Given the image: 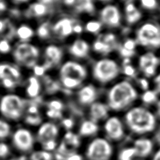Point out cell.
<instances>
[{"mask_svg":"<svg viewBox=\"0 0 160 160\" xmlns=\"http://www.w3.org/2000/svg\"><path fill=\"white\" fill-rule=\"evenodd\" d=\"M124 121L129 130L134 134H149L156 128L155 115L148 109L136 106L129 109L125 114Z\"/></svg>","mask_w":160,"mask_h":160,"instance_id":"6da1fadb","label":"cell"},{"mask_svg":"<svg viewBox=\"0 0 160 160\" xmlns=\"http://www.w3.org/2000/svg\"><path fill=\"white\" fill-rule=\"evenodd\" d=\"M26 101L13 93L6 94L0 98V117L12 124H21L25 114Z\"/></svg>","mask_w":160,"mask_h":160,"instance_id":"7a4b0ae2","label":"cell"},{"mask_svg":"<svg viewBox=\"0 0 160 160\" xmlns=\"http://www.w3.org/2000/svg\"><path fill=\"white\" fill-rule=\"evenodd\" d=\"M138 93L133 86L123 81L113 86L108 92V104L110 109L119 111L126 109L137 98Z\"/></svg>","mask_w":160,"mask_h":160,"instance_id":"3957f363","label":"cell"},{"mask_svg":"<svg viewBox=\"0 0 160 160\" xmlns=\"http://www.w3.org/2000/svg\"><path fill=\"white\" fill-rule=\"evenodd\" d=\"M9 142L14 153L28 156L37 145L35 131L23 124H19L14 128Z\"/></svg>","mask_w":160,"mask_h":160,"instance_id":"277c9868","label":"cell"},{"mask_svg":"<svg viewBox=\"0 0 160 160\" xmlns=\"http://www.w3.org/2000/svg\"><path fill=\"white\" fill-rule=\"evenodd\" d=\"M37 145L39 148L53 152L59 145L60 128L54 121H43L35 131Z\"/></svg>","mask_w":160,"mask_h":160,"instance_id":"5b68a950","label":"cell"},{"mask_svg":"<svg viewBox=\"0 0 160 160\" xmlns=\"http://www.w3.org/2000/svg\"><path fill=\"white\" fill-rule=\"evenodd\" d=\"M113 148L110 141L102 137L92 139L87 145L85 157L87 160H111Z\"/></svg>","mask_w":160,"mask_h":160,"instance_id":"8992f818","label":"cell"},{"mask_svg":"<svg viewBox=\"0 0 160 160\" xmlns=\"http://www.w3.org/2000/svg\"><path fill=\"white\" fill-rule=\"evenodd\" d=\"M40 52L39 49L31 43L22 42L16 46L13 51L15 61L27 68H33L37 64Z\"/></svg>","mask_w":160,"mask_h":160,"instance_id":"52a82bcc","label":"cell"},{"mask_svg":"<svg viewBox=\"0 0 160 160\" xmlns=\"http://www.w3.org/2000/svg\"><path fill=\"white\" fill-rule=\"evenodd\" d=\"M118 64L113 60L103 59L98 61L93 68L94 78L102 83L108 82L114 79L119 73Z\"/></svg>","mask_w":160,"mask_h":160,"instance_id":"ba28073f","label":"cell"},{"mask_svg":"<svg viewBox=\"0 0 160 160\" xmlns=\"http://www.w3.org/2000/svg\"><path fill=\"white\" fill-rule=\"evenodd\" d=\"M136 38L142 46L159 48L160 28L152 23H146L137 31Z\"/></svg>","mask_w":160,"mask_h":160,"instance_id":"9c48e42d","label":"cell"},{"mask_svg":"<svg viewBox=\"0 0 160 160\" xmlns=\"http://www.w3.org/2000/svg\"><path fill=\"white\" fill-rule=\"evenodd\" d=\"M107 138L111 141H121L125 136V129L121 120L117 116L108 117L103 125Z\"/></svg>","mask_w":160,"mask_h":160,"instance_id":"30bf717a","label":"cell"},{"mask_svg":"<svg viewBox=\"0 0 160 160\" xmlns=\"http://www.w3.org/2000/svg\"><path fill=\"white\" fill-rule=\"evenodd\" d=\"M59 76L60 78H69L82 82L87 76V71L82 64L69 61L62 65Z\"/></svg>","mask_w":160,"mask_h":160,"instance_id":"8fae6325","label":"cell"},{"mask_svg":"<svg viewBox=\"0 0 160 160\" xmlns=\"http://www.w3.org/2000/svg\"><path fill=\"white\" fill-rule=\"evenodd\" d=\"M44 66L46 70L60 63L62 58V49L54 44H49L44 49Z\"/></svg>","mask_w":160,"mask_h":160,"instance_id":"7c38bea8","label":"cell"},{"mask_svg":"<svg viewBox=\"0 0 160 160\" xmlns=\"http://www.w3.org/2000/svg\"><path fill=\"white\" fill-rule=\"evenodd\" d=\"M102 21L107 26L117 27L121 21V15L118 8L113 5L105 6L101 11Z\"/></svg>","mask_w":160,"mask_h":160,"instance_id":"4fadbf2b","label":"cell"},{"mask_svg":"<svg viewBox=\"0 0 160 160\" xmlns=\"http://www.w3.org/2000/svg\"><path fill=\"white\" fill-rule=\"evenodd\" d=\"M132 146L136 149V157L142 159L150 156L154 149L153 141L151 139L145 137L135 139Z\"/></svg>","mask_w":160,"mask_h":160,"instance_id":"5bb4252c","label":"cell"},{"mask_svg":"<svg viewBox=\"0 0 160 160\" xmlns=\"http://www.w3.org/2000/svg\"><path fill=\"white\" fill-rule=\"evenodd\" d=\"M159 59L151 52H148L142 55L139 58V66L144 73L148 76L154 74Z\"/></svg>","mask_w":160,"mask_h":160,"instance_id":"9a60e30c","label":"cell"},{"mask_svg":"<svg viewBox=\"0 0 160 160\" xmlns=\"http://www.w3.org/2000/svg\"><path fill=\"white\" fill-rule=\"evenodd\" d=\"M73 22L69 18H62L58 20L52 28L54 34L59 38H66L73 32Z\"/></svg>","mask_w":160,"mask_h":160,"instance_id":"2e32d148","label":"cell"},{"mask_svg":"<svg viewBox=\"0 0 160 160\" xmlns=\"http://www.w3.org/2000/svg\"><path fill=\"white\" fill-rule=\"evenodd\" d=\"M46 107L45 114L49 121L55 122L56 119L61 118L64 109V104L61 101L58 99L51 100L48 102Z\"/></svg>","mask_w":160,"mask_h":160,"instance_id":"e0dca14e","label":"cell"},{"mask_svg":"<svg viewBox=\"0 0 160 160\" xmlns=\"http://www.w3.org/2000/svg\"><path fill=\"white\" fill-rule=\"evenodd\" d=\"M108 107L100 102H94L89 108V116L91 120L98 122L100 121L106 119L108 117Z\"/></svg>","mask_w":160,"mask_h":160,"instance_id":"ac0fdd59","label":"cell"},{"mask_svg":"<svg viewBox=\"0 0 160 160\" xmlns=\"http://www.w3.org/2000/svg\"><path fill=\"white\" fill-rule=\"evenodd\" d=\"M97 98L96 88L89 84L82 87L78 92V98L79 102L82 105L92 104Z\"/></svg>","mask_w":160,"mask_h":160,"instance_id":"d6986e66","label":"cell"},{"mask_svg":"<svg viewBox=\"0 0 160 160\" xmlns=\"http://www.w3.org/2000/svg\"><path fill=\"white\" fill-rule=\"evenodd\" d=\"M41 84L36 76H30L25 86V95L31 99L36 98L41 93Z\"/></svg>","mask_w":160,"mask_h":160,"instance_id":"ffe728a7","label":"cell"},{"mask_svg":"<svg viewBox=\"0 0 160 160\" xmlns=\"http://www.w3.org/2000/svg\"><path fill=\"white\" fill-rule=\"evenodd\" d=\"M21 77V72L16 66L8 63L0 64V80L11 78L18 81Z\"/></svg>","mask_w":160,"mask_h":160,"instance_id":"44dd1931","label":"cell"},{"mask_svg":"<svg viewBox=\"0 0 160 160\" xmlns=\"http://www.w3.org/2000/svg\"><path fill=\"white\" fill-rule=\"evenodd\" d=\"M89 47L86 41L82 39H76L69 47V52L74 57L82 58L87 56Z\"/></svg>","mask_w":160,"mask_h":160,"instance_id":"7402d4cb","label":"cell"},{"mask_svg":"<svg viewBox=\"0 0 160 160\" xmlns=\"http://www.w3.org/2000/svg\"><path fill=\"white\" fill-rule=\"evenodd\" d=\"M99 131V126L97 122L89 119L83 121L79 127V134L82 137L94 136Z\"/></svg>","mask_w":160,"mask_h":160,"instance_id":"603a6c76","label":"cell"},{"mask_svg":"<svg viewBox=\"0 0 160 160\" xmlns=\"http://www.w3.org/2000/svg\"><path fill=\"white\" fill-rule=\"evenodd\" d=\"M48 11V7L41 2L31 4L27 10V16L29 17L39 18L45 16Z\"/></svg>","mask_w":160,"mask_h":160,"instance_id":"cb8c5ba5","label":"cell"},{"mask_svg":"<svg viewBox=\"0 0 160 160\" xmlns=\"http://www.w3.org/2000/svg\"><path fill=\"white\" fill-rule=\"evenodd\" d=\"M28 160H56L55 154L41 148L35 149L28 155Z\"/></svg>","mask_w":160,"mask_h":160,"instance_id":"d4e9b609","label":"cell"},{"mask_svg":"<svg viewBox=\"0 0 160 160\" xmlns=\"http://www.w3.org/2000/svg\"><path fill=\"white\" fill-rule=\"evenodd\" d=\"M14 128L13 124L0 117V141H9Z\"/></svg>","mask_w":160,"mask_h":160,"instance_id":"484cf974","label":"cell"},{"mask_svg":"<svg viewBox=\"0 0 160 160\" xmlns=\"http://www.w3.org/2000/svg\"><path fill=\"white\" fill-rule=\"evenodd\" d=\"M16 36L22 42L30 40L34 35L33 29L29 25L21 24L15 31Z\"/></svg>","mask_w":160,"mask_h":160,"instance_id":"4316f807","label":"cell"},{"mask_svg":"<svg viewBox=\"0 0 160 160\" xmlns=\"http://www.w3.org/2000/svg\"><path fill=\"white\" fill-rule=\"evenodd\" d=\"M74 9L78 12L92 13L94 6L92 0H75L73 5Z\"/></svg>","mask_w":160,"mask_h":160,"instance_id":"83f0119b","label":"cell"},{"mask_svg":"<svg viewBox=\"0 0 160 160\" xmlns=\"http://www.w3.org/2000/svg\"><path fill=\"white\" fill-rule=\"evenodd\" d=\"M14 154L9 141H0V160H8Z\"/></svg>","mask_w":160,"mask_h":160,"instance_id":"f1b7e54d","label":"cell"},{"mask_svg":"<svg viewBox=\"0 0 160 160\" xmlns=\"http://www.w3.org/2000/svg\"><path fill=\"white\" fill-rule=\"evenodd\" d=\"M136 157L135 148L132 146H128L120 150L118 155V160H132Z\"/></svg>","mask_w":160,"mask_h":160,"instance_id":"f546056e","label":"cell"},{"mask_svg":"<svg viewBox=\"0 0 160 160\" xmlns=\"http://www.w3.org/2000/svg\"><path fill=\"white\" fill-rule=\"evenodd\" d=\"M112 48L113 46L105 43L101 39L96 40L93 44V49L94 51L103 54L110 52L112 50Z\"/></svg>","mask_w":160,"mask_h":160,"instance_id":"4dcf8cb0","label":"cell"},{"mask_svg":"<svg viewBox=\"0 0 160 160\" xmlns=\"http://www.w3.org/2000/svg\"><path fill=\"white\" fill-rule=\"evenodd\" d=\"M65 144H68L69 146L76 148L79 146L80 140L79 136L72 132L68 131L64 136V142H62Z\"/></svg>","mask_w":160,"mask_h":160,"instance_id":"1f68e13d","label":"cell"},{"mask_svg":"<svg viewBox=\"0 0 160 160\" xmlns=\"http://www.w3.org/2000/svg\"><path fill=\"white\" fill-rule=\"evenodd\" d=\"M50 27L48 22L41 24L36 30V34L41 39H46L50 36Z\"/></svg>","mask_w":160,"mask_h":160,"instance_id":"d6a6232c","label":"cell"},{"mask_svg":"<svg viewBox=\"0 0 160 160\" xmlns=\"http://www.w3.org/2000/svg\"><path fill=\"white\" fill-rule=\"evenodd\" d=\"M141 99L145 104H151L157 100V94L154 91H146L142 95Z\"/></svg>","mask_w":160,"mask_h":160,"instance_id":"836d02e7","label":"cell"},{"mask_svg":"<svg viewBox=\"0 0 160 160\" xmlns=\"http://www.w3.org/2000/svg\"><path fill=\"white\" fill-rule=\"evenodd\" d=\"M141 18V13L137 9L131 12L126 13V20L128 22L129 24L135 23L136 22L139 21Z\"/></svg>","mask_w":160,"mask_h":160,"instance_id":"e575fe53","label":"cell"},{"mask_svg":"<svg viewBox=\"0 0 160 160\" xmlns=\"http://www.w3.org/2000/svg\"><path fill=\"white\" fill-rule=\"evenodd\" d=\"M101 28V24L96 21H91L86 24V29L87 31L92 33L98 32Z\"/></svg>","mask_w":160,"mask_h":160,"instance_id":"d590c367","label":"cell"},{"mask_svg":"<svg viewBox=\"0 0 160 160\" xmlns=\"http://www.w3.org/2000/svg\"><path fill=\"white\" fill-rule=\"evenodd\" d=\"M11 51V46L9 41L6 38L0 39V53L5 54Z\"/></svg>","mask_w":160,"mask_h":160,"instance_id":"8d00e7d4","label":"cell"},{"mask_svg":"<svg viewBox=\"0 0 160 160\" xmlns=\"http://www.w3.org/2000/svg\"><path fill=\"white\" fill-rule=\"evenodd\" d=\"M1 84L2 86L8 89H11L15 88L17 85L18 81L11 78H4L1 79Z\"/></svg>","mask_w":160,"mask_h":160,"instance_id":"74e56055","label":"cell"},{"mask_svg":"<svg viewBox=\"0 0 160 160\" xmlns=\"http://www.w3.org/2000/svg\"><path fill=\"white\" fill-rule=\"evenodd\" d=\"M141 3L142 7L149 10L154 9L158 6L157 0H141Z\"/></svg>","mask_w":160,"mask_h":160,"instance_id":"f35d334b","label":"cell"},{"mask_svg":"<svg viewBox=\"0 0 160 160\" xmlns=\"http://www.w3.org/2000/svg\"><path fill=\"white\" fill-rule=\"evenodd\" d=\"M100 39H101L105 43H107L114 47V42L116 41V36L112 33H108L103 36V37Z\"/></svg>","mask_w":160,"mask_h":160,"instance_id":"ab89813d","label":"cell"},{"mask_svg":"<svg viewBox=\"0 0 160 160\" xmlns=\"http://www.w3.org/2000/svg\"><path fill=\"white\" fill-rule=\"evenodd\" d=\"M122 47L128 51L134 52V49L136 47V41L133 39H128L124 41Z\"/></svg>","mask_w":160,"mask_h":160,"instance_id":"60d3db41","label":"cell"},{"mask_svg":"<svg viewBox=\"0 0 160 160\" xmlns=\"http://www.w3.org/2000/svg\"><path fill=\"white\" fill-rule=\"evenodd\" d=\"M33 71L34 73L35 76H41L44 75V74L45 73L46 69V68L44 66L43 64L42 65H39V64H36L33 68Z\"/></svg>","mask_w":160,"mask_h":160,"instance_id":"b9f144b4","label":"cell"},{"mask_svg":"<svg viewBox=\"0 0 160 160\" xmlns=\"http://www.w3.org/2000/svg\"><path fill=\"white\" fill-rule=\"evenodd\" d=\"M123 71L124 74L128 76H133L136 72L135 69L131 65L128 64L124 65Z\"/></svg>","mask_w":160,"mask_h":160,"instance_id":"7bdbcfd3","label":"cell"},{"mask_svg":"<svg viewBox=\"0 0 160 160\" xmlns=\"http://www.w3.org/2000/svg\"><path fill=\"white\" fill-rule=\"evenodd\" d=\"M66 158H64V160H83L82 156L76 152H72L66 156Z\"/></svg>","mask_w":160,"mask_h":160,"instance_id":"ee69618b","label":"cell"},{"mask_svg":"<svg viewBox=\"0 0 160 160\" xmlns=\"http://www.w3.org/2000/svg\"><path fill=\"white\" fill-rule=\"evenodd\" d=\"M62 126L68 129H71L74 126V121L71 118H66L62 121Z\"/></svg>","mask_w":160,"mask_h":160,"instance_id":"f6af8a7d","label":"cell"},{"mask_svg":"<svg viewBox=\"0 0 160 160\" xmlns=\"http://www.w3.org/2000/svg\"><path fill=\"white\" fill-rule=\"evenodd\" d=\"M120 54L121 56H122L123 57L126 58H128L132 56H133V54H134V52L133 51H128L127 49H126L125 48H122L121 46V48H120Z\"/></svg>","mask_w":160,"mask_h":160,"instance_id":"bcb514c9","label":"cell"},{"mask_svg":"<svg viewBox=\"0 0 160 160\" xmlns=\"http://www.w3.org/2000/svg\"><path fill=\"white\" fill-rule=\"evenodd\" d=\"M8 160H28L27 155L23 154H13Z\"/></svg>","mask_w":160,"mask_h":160,"instance_id":"7dc6e473","label":"cell"},{"mask_svg":"<svg viewBox=\"0 0 160 160\" xmlns=\"http://www.w3.org/2000/svg\"><path fill=\"white\" fill-rule=\"evenodd\" d=\"M8 25V23L7 21L0 19V33L4 32V31H6Z\"/></svg>","mask_w":160,"mask_h":160,"instance_id":"c3c4849f","label":"cell"},{"mask_svg":"<svg viewBox=\"0 0 160 160\" xmlns=\"http://www.w3.org/2000/svg\"><path fill=\"white\" fill-rule=\"evenodd\" d=\"M137 8H136V6H134V4L132 3H129L126 7V13H129L131 12L134 11H135Z\"/></svg>","mask_w":160,"mask_h":160,"instance_id":"681fc988","label":"cell"},{"mask_svg":"<svg viewBox=\"0 0 160 160\" xmlns=\"http://www.w3.org/2000/svg\"><path fill=\"white\" fill-rule=\"evenodd\" d=\"M139 83H140V85L141 86V88L144 89V90H147L148 88V86H149V84H148V82L146 79H139Z\"/></svg>","mask_w":160,"mask_h":160,"instance_id":"f907efd6","label":"cell"},{"mask_svg":"<svg viewBox=\"0 0 160 160\" xmlns=\"http://www.w3.org/2000/svg\"><path fill=\"white\" fill-rule=\"evenodd\" d=\"M151 160H160V148L158 149L152 156Z\"/></svg>","mask_w":160,"mask_h":160,"instance_id":"816d5d0a","label":"cell"},{"mask_svg":"<svg viewBox=\"0 0 160 160\" xmlns=\"http://www.w3.org/2000/svg\"><path fill=\"white\" fill-rule=\"evenodd\" d=\"M82 31V27L79 25H74V28H73V32H75L76 33H80Z\"/></svg>","mask_w":160,"mask_h":160,"instance_id":"f5cc1de1","label":"cell"},{"mask_svg":"<svg viewBox=\"0 0 160 160\" xmlns=\"http://www.w3.org/2000/svg\"><path fill=\"white\" fill-rule=\"evenodd\" d=\"M154 82H155V83L156 84L158 90L160 91V74L155 78Z\"/></svg>","mask_w":160,"mask_h":160,"instance_id":"db71d44e","label":"cell"},{"mask_svg":"<svg viewBox=\"0 0 160 160\" xmlns=\"http://www.w3.org/2000/svg\"><path fill=\"white\" fill-rule=\"evenodd\" d=\"M156 114L157 116L160 118V100L158 101L156 104Z\"/></svg>","mask_w":160,"mask_h":160,"instance_id":"11a10c76","label":"cell"},{"mask_svg":"<svg viewBox=\"0 0 160 160\" xmlns=\"http://www.w3.org/2000/svg\"><path fill=\"white\" fill-rule=\"evenodd\" d=\"M75 0H64V2L66 6H73Z\"/></svg>","mask_w":160,"mask_h":160,"instance_id":"9f6ffc18","label":"cell"},{"mask_svg":"<svg viewBox=\"0 0 160 160\" xmlns=\"http://www.w3.org/2000/svg\"><path fill=\"white\" fill-rule=\"evenodd\" d=\"M156 140L159 142H160V129L157 131L156 133Z\"/></svg>","mask_w":160,"mask_h":160,"instance_id":"6f0895ef","label":"cell"},{"mask_svg":"<svg viewBox=\"0 0 160 160\" xmlns=\"http://www.w3.org/2000/svg\"><path fill=\"white\" fill-rule=\"evenodd\" d=\"M14 1L17 2H20V3H23V2H26L27 1H28L29 0H14Z\"/></svg>","mask_w":160,"mask_h":160,"instance_id":"680465c9","label":"cell"},{"mask_svg":"<svg viewBox=\"0 0 160 160\" xmlns=\"http://www.w3.org/2000/svg\"><path fill=\"white\" fill-rule=\"evenodd\" d=\"M99 1H109V0H99Z\"/></svg>","mask_w":160,"mask_h":160,"instance_id":"91938a15","label":"cell"}]
</instances>
